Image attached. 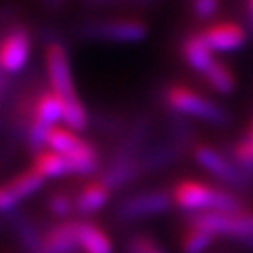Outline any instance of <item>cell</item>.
Here are the masks:
<instances>
[{"label": "cell", "mask_w": 253, "mask_h": 253, "mask_svg": "<svg viewBox=\"0 0 253 253\" xmlns=\"http://www.w3.org/2000/svg\"><path fill=\"white\" fill-rule=\"evenodd\" d=\"M46 76L49 90L63 104V125L74 132L84 130L90 125V113L81 102L76 90L71 60L63 42L46 46Z\"/></svg>", "instance_id": "1"}, {"label": "cell", "mask_w": 253, "mask_h": 253, "mask_svg": "<svg viewBox=\"0 0 253 253\" xmlns=\"http://www.w3.org/2000/svg\"><path fill=\"white\" fill-rule=\"evenodd\" d=\"M172 202L190 214L229 213L245 210L243 199L230 188H218L197 179H181L174 186Z\"/></svg>", "instance_id": "2"}, {"label": "cell", "mask_w": 253, "mask_h": 253, "mask_svg": "<svg viewBox=\"0 0 253 253\" xmlns=\"http://www.w3.org/2000/svg\"><path fill=\"white\" fill-rule=\"evenodd\" d=\"M162 100L170 113H178L190 120H201L216 126H229L232 122L225 107L183 84H169L164 88Z\"/></svg>", "instance_id": "3"}, {"label": "cell", "mask_w": 253, "mask_h": 253, "mask_svg": "<svg viewBox=\"0 0 253 253\" xmlns=\"http://www.w3.org/2000/svg\"><path fill=\"white\" fill-rule=\"evenodd\" d=\"M148 25L135 18H88L74 27V37L86 42L134 44L148 37Z\"/></svg>", "instance_id": "4"}, {"label": "cell", "mask_w": 253, "mask_h": 253, "mask_svg": "<svg viewBox=\"0 0 253 253\" xmlns=\"http://www.w3.org/2000/svg\"><path fill=\"white\" fill-rule=\"evenodd\" d=\"M46 148L69 160L74 176H91L99 170V151L67 126H55L46 139Z\"/></svg>", "instance_id": "5"}, {"label": "cell", "mask_w": 253, "mask_h": 253, "mask_svg": "<svg viewBox=\"0 0 253 253\" xmlns=\"http://www.w3.org/2000/svg\"><path fill=\"white\" fill-rule=\"evenodd\" d=\"M63 122V104L51 90H42L32 99L25 139L34 153L46 150L47 134Z\"/></svg>", "instance_id": "6"}, {"label": "cell", "mask_w": 253, "mask_h": 253, "mask_svg": "<svg viewBox=\"0 0 253 253\" xmlns=\"http://www.w3.org/2000/svg\"><path fill=\"white\" fill-rule=\"evenodd\" d=\"M190 227L210 232L214 237H225L237 245L253 237V211L239 210L229 213H202L188 218Z\"/></svg>", "instance_id": "7"}, {"label": "cell", "mask_w": 253, "mask_h": 253, "mask_svg": "<svg viewBox=\"0 0 253 253\" xmlns=\"http://www.w3.org/2000/svg\"><path fill=\"white\" fill-rule=\"evenodd\" d=\"M194 158L206 172L211 174L214 179L227 185L229 188L246 190L253 185V174L241 169L230 158V155H225L216 148L208 146V144H197L194 148Z\"/></svg>", "instance_id": "8"}, {"label": "cell", "mask_w": 253, "mask_h": 253, "mask_svg": "<svg viewBox=\"0 0 253 253\" xmlns=\"http://www.w3.org/2000/svg\"><path fill=\"white\" fill-rule=\"evenodd\" d=\"M172 204V195L166 190H142L116 202L115 216L122 223H134L166 214Z\"/></svg>", "instance_id": "9"}, {"label": "cell", "mask_w": 253, "mask_h": 253, "mask_svg": "<svg viewBox=\"0 0 253 253\" xmlns=\"http://www.w3.org/2000/svg\"><path fill=\"white\" fill-rule=\"evenodd\" d=\"M153 130L155 122L150 113H141L139 116H135L120 137L109 160H125V162L137 160L153 141Z\"/></svg>", "instance_id": "10"}, {"label": "cell", "mask_w": 253, "mask_h": 253, "mask_svg": "<svg viewBox=\"0 0 253 253\" xmlns=\"http://www.w3.org/2000/svg\"><path fill=\"white\" fill-rule=\"evenodd\" d=\"M32 55V36L28 28L12 27L0 41V71L18 74L27 67Z\"/></svg>", "instance_id": "11"}, {"label": "cell", "mask_w": 253, "mask_h": 253, "mask_svg": "<svg viewBox=\"0 0 253 253\" xmlns=\"http://www.w3.org/2000/svg\"><path fill=\"white\" fill-rule=\"evenodd\" d=\"M46 179L34 169H28L0 185V214H11L20 210L23 201L30 199L44 186Z\"/></svg>", "instance_id": "12"}, {"label": "cell", "mask_w": 253, "mask_h": 253, "mask_svg": "<svg viewBox=\"0 0 253 253\" xmlns=\"http://www.w3.org/2000/svg\"><path fill=\"white\" fill-rule=\"evenodd\" d=\"M186 150L174 141L172 137H164L158 141H151V144L142 151L141 157L137 158L139 169H141L142 178L148 174L160 172L169 167L176 166L181 162V158L185 157Z\"/></svg>", "instance_id": "13"}, {"label": "cell", "mask_w": 253, "mask_h": 253, "mask_svg": "<svg viewBox=\"0 0 253 253\" xmlns=\"http://www.w3.org/2000/svg\"><path fill=\"white\" fill-rule=\"evenodd\" d=\"M199 34L213 53L237 51L245 46L246 39H248L245 28L237 23H214L206 27Z\"/></svg>", "instance_id": "14"}, {"label": "cell", "mask_w": 253, "mask_h": 253, "mask_svg": "<svg viewBox=\"0 0 253 253\" xmlns=\"http://www.w3.org/2000/svg\"><path fill=\"white\" fill-rule=\"evenodd\" d=\"M78 250V221H60L44 232L41 253H76Z\"/></svg>", "instance_id": "15"}, {"label": "cell", "mask_w": 253, "mask_h": 253, "mask_svg": "<svg viewBox=\"0 0 253 253\" xmlns=\"http://www.w3.org/2000/svg\"><path fill=\"white\" fill-rule=\"evenodd\" d=\"M7 223L12 227L16 234V239L20 243L25 253H41L42 252V237L44 232L37 227V223L28 216L25 211L18 210L14 213L7 214Z\"/></svg>", "instance_id": "16"}, {"label": "cell", "mask_w": 253, "mask_h": 253, "mask_svg": "<svg viewBox=\"0 0 253 253\" xmlns=\"http://www.w3.org/2000/svg\"><path fill=\"white\" fill-rule=\"evenodd\" d=\"M141 178H142V174H141V169H139L137 160H132V162H125V160H109L99 176V179L111 190V192L123 190L125 186L132 185V183H135Z\"/></svg>", "instance_id": "17"}, {"label": "cell", "mask_w": 253, "mask_h": 253, "mask_svg": "<svg viewBox=\"0 0 253 253\" xmlns=\"http://www.w3.org/2000/svg\"><path fill=\"white\" fill-rule=\"evenodd\" d=\"M111 199V190L100 179L88 183L74 197V211L81 216H90L104 210Z\"/></svg>", "instance_id": "18"}, {"label": "cell", "mask_w": 253, "mask_h": 253, "mask_svg": "<svg viewBox=\"0 0 253 253\" xmlns=\"http://www.w3.org/2000/svg\"><path fill=\"white\" fill-rule=\"evenodd\" d=\"M181 55L185 62L199 74H204L208 69L213 65L214 56L208 44L202 41L201 34H190L183 39L181 44Z\"/></svg>", "instance_id": "19"}, {"label": "cell", "mask_w": 253, "mask_h": 253, "mask_svg": "<svg viewBox=\"0 0 253 253\" xmlns=\"http://www.w3.org/2000/svg\"><path fill=\"white\" fill-rule=\"evenodd\" d=\"M78 243L84 253H113L109 236L91 221H78Z\"/></svg>", "instance_id": "20"}, {"label": "cell", "mask_w": 253, "mask_h": 253, "mask_svg": "<svg viewBox=\"0 0 253 253\" xmlns=\"http://www.w3.org/2000/svg\"><path fill=\"white\" fill-rule=\"evenodd\" d=\"M32 169L37 174H41L44 179L63 178V176H71L72 174V167L67 158L51 150L37 151L36 157H34Z\"/></svg>", "instance_id": "21"}, {"label": "cell", "mask_w": 253, "mask_h": 253, "mask_svg": "<svg viewBox=\"0 0 253 253\" xmlns=\"http://www.w3.org/2000/svg\"><path fill=\"white\" fill-rule=\"evenodd\" d=\"M202 78L216 93L230 95L236 90V78H234L232 71L227 67L225 63L218 62V60H214L213 65L202 74Z\"/></svg>", "instance_id": "22"}, {"label": "cell", "mask_w": 253, "mask_h": 253, "mask_svg": "<svg viewBox=\"0 0 253 253\" xmlns=\"http://www.w3.org/2000/svg\"><path fill=\"white\" fill-rule=\"evenodd\" d=\"M169 137H172L174 141L181 144L186 151L190 148H195V128L192 120L186 118L183 115H178V113H170L169 115Z\"/></svg>", "instance_id": "23"}, {"label": "cell", "mask_w": 253, "mask_h": 253, "mask_svg": "<svg viewBox=\"0 0 253 253\" xmlns=\"http://www.w3.org/2000/svg\"><path fill=\"white\" fill-rule=\"evenodd\" d=\"M230 158L246 172L253 174V120L248 132L230 148Z\"/></svg>", "instance_id": "24"}, {"label": "cell", "mask_w": 253, "mask_h": 253, "mask_svg": "<svg viewBox=\"0 0 253 253\" xmlns=\"http://www.w3.org/2000/svg\"><path fill=\"white\" fill-rule=\"evenodd\" d=\"M90 122L95 125V128L106 135H120L122 137L123 132L126 130L128 123L123 116L116 115V113H97V115L90 116Z\"/></svg>", "instance_id": "25"}, {"label": "cell", "mask_w": 253, "mask_h": 253, "mask_svg": "<svg viewBox=\"0 0 253 253\" xmlns=\"http://www.w3.org/2000/svg\"><path fill=\"white\" fill-rule=\"evenodd\" d=\"M216 237L210 232L199 229V227H190L183 237V252L185 253H206L214 245Z\"/></svg>", "instance_id": "26"}, {"label": "cell", "mask_w": 253, "mask_h": 253, "mask_svg": "<svg viewBox=\"0 0 253 253\" xmlns=\"http://www.w3.org/2000/svg\"><path fill=\"white\" fill-rule=\"evenodd\" d=\"M47 210L53 216L62 218L63 221L67 220L74 211V197H71L69 194H53L51 197L47 199Z\"/></svg>", "instance_id": "27"}, {"label": "cell", "mask_w": 253, "mask_h": 253, "mask_svg": "<svg viewBox=\"0 0 253 253\" xmlns=\"http://www.w3.org/2000/svg\"><path fill=\"white\" fill-rule=\"evenodd\" d=\"M84 5L93 9L104 7H151L162 0H81Z\"/></svg>", "instance_id": "28"}, {"label": "cell", "mask_w": 253, "mask_h": 253, "mask_svg": "<svg viewBox=\"0 0 253 253\" xmlns=\"http://www.w3.org/2000/svg\"><path fill=\"white\" fill-rule=\"evenodd\" d=\"M126 253H166L153 237L146 234H135L126 243Z\"/></svg>", "instance_id": "29"}, {"label": "cell", "mask_w": 253, "mask_h": 253, "mask_svg": "<svg viewBox=\"0 0 253 253\" xmlns=\"http://www.w3.org/2000/svg\"><path fill=\"white\" fill-rule=\"evenodd\" d=\"M192 11L199 20L208 21L218 14L220 0H192Z\"/></svg>", "instance_id": "30"}, {"label": "cell", "mask_w": 253, "mask_h": 253, "mask_svg": "<svg viewBox=\"0 0 253 253\" xmlns=\"http://www.w3.org/2000/svg\"><path fill=\"white\" fill-rule=\"evenodd\" d=\"M16 20V7L11 5H2L0 7V25L9 23V21Z\"/></svg>", "instance_id": "31"}, {"label": "cell", "mask_w": 253, "mask_h": 253, "mask_svg": "<svg viewBox=\"0 0 253 253\" xmlns=\"http://www.w3.org/2000/svg\"><path fill=\"white\" fill-rule=\"evenodd\" d=\"M49 11H62L65 7V0H41Z\"/></svg>", "instance_id": "32"}, {"label": "cell", "mask_w": 253, "mask_h": 253, "mask_svg": "<svg viewBox=\"0 0 253 253\" xmlns=\"http://www.w3.org/2000/svg\"><path fill=\"white\" fill-rule=\"evenodd\" d=\"M246 12H248V18L253 25V0H246Z\"/></svg>", "instance_id": "33"}, {"label": "cell", "mask_w": 253, "mask_h": 253, "mask_svg": "<svg viewBox=\"0 0 253 253\" xmlns=\"http://www.w3.org/2000/svg\"><path fill=\"white\" fill-rule=\"evenodd\" d=\"M241 246H243L245 250H248V252H252V253H253V237H252V239H248V241L241 243Z\"/></svg>", "instance_id": "34"}, {"label": "cell", "mask_w": 253, "mask_h": 253, "mask_svg": "<svg viewBox=\"0 0 253 253\" xmlns=\"http://www.w3.org/2000/svg\"><path fill=\"white\" fill-rule=\"evenodd\" d=\"M2 91H4V72L0 71V97H2Z\"/></svg>", "instance_id": "35"}, {"label": "cell", "mask_w": 253, "mask_h": 253, "mask_svg": "<svg viewBox=\"0 0 253 253\" xmlns=\"http://www.w3.org/2000/svg\"><path fill=\"white\" fill-rule=\"evenodd\" d=\"M4 221H2V218H0V230H4Z\"/></svg>", "instance_id": "36"}]
</instances>
